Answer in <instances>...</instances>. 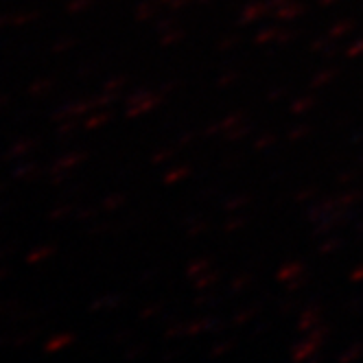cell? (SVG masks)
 <instances>
[{
  "label": "cell",
  "instance_id": "1",
  "mask_svg": "<svg viewBox=\"0 0 363 363\" xmlns=\"http://www.w3.org/2000/svg\"><path fill=\"white\" fill-rule=\"evenodd\" d=\"M38 147L35 138H18L16 143L9 145V149L3 153V160H24L29 153H33V149Z\"/></svg>",
  "mask_w": 363,
  "mask_h": 363
},
{
  "label": "cell",
  "instance_id": "2",
  "mask_svg": "<svg viewBox=\"0 0 363 363\" xmlns=\"http://www.w3.org/2000/svg\"><path fill=\"white\" fill-rule=\"evenodd\" d=\"M35 177H40V164L33 162V160H22L11 169V179L29 182V179H35Z\"/></svg>",
  "mask_w": 363,
  "mask_h": 363
},
{
  "label": "cell",
  "instance_id": "3",
  "mask_svg": "<svg viewBox=\"0 0 363 363\" xmlns=\"http://www.w3.org/2000/svg\"><path fill=\"white\" fill-rule=\"evenodd\" d=\"M55 252H57V247H55V245H50V243L38 245V247H33L27 256H24V263H27V265H40V263L48 261V258H53Z\"/></svg>",
  "mask_w": 363,
  "mask_h": 363
},
{
  "label": "cell",
  "instance_id": "4",
  "mask_svg": "<svg viewBox=\"0 0 363 363\" xmlns=\"http://www.w3.org/2000/svg\"><path fill=\"white\" fill-rule=\"evenodd\" d=\"M84 160V153H66L64 158H60L55 164H53V169H50V175H64V173H68L72 167H77Z\"/></svg>",
  "mask_w": 363,
  "mask_h": 363
},
{
  "label": "cell",
  "instance_id": "5",
  "mask_svg": "<svg viewBox=\"0 0 363 363\" xmlns=\"http://www.w3.org/2000/svg\"><path fill=\"white\" fill-rule=\"evenodd\" d=\"M38 18H40V11H13L11 13V27L13 29L29 27V24H33Z\"/></svg>",
  "mask_w": 363,
  "mask_h": 363
},
{
  "label": "cell",
  "instance_id": "6",
  "mask_svg": "<svg viewBox=\"0 0 363 363\" xmlns=\"http://www.w3.org/2000/svg\"><path fill=\"white\" fill-rule=\"evenodd\" d=\"M35 337H38V330H22V333H18V335H13L11 337V342H9V346L11 348H24V346H29V344H33L35 342Z\"/></svg>",
  "mask_w": 363,
  "mask_h": 363
},
{
  "label": "cell",
  "instance_id": "7",
  "mask_svg": "<svg viewBox=\"0 0 363 363\" xmlns=\"http://www.w3.org/2000/svg\"><path fill=\"white\" fill-rule=\"evenodd\" d=\"M70 342H72V337H70V335L60 333V335H55V337H50V340L44 344V350H46V352H57V350L66 348Z\"/></svg>",
  "mask_w": 363,
  "mask_h": 363
},
{
  "label": "cell",
  "instance_id": "8",
  "mask_svg": "<svg viewBox=\"0 0 363 363\" xmlns=\"http://www.w3.org/2000/svg\"><path fill=\"white\" fill-rule=\"evenodd\" d=\"M50 88H53V82H50V79H35V82H31V84H29L27 94H29L31 99H40V96H42V94H46Z\"/></svg>",
  "mask_w": 363,
  "mask_h": 363
},
{
  "label": "cell",
  "instance_id": "9",
  "mask_svg": "<svg viewBox=\"0 0 363 363\" xmlns=\"http://www.w3.org/2000/svg\"><path fill=\"white\" fill-rule=\"evenodd\" d=\"M22 306V302L18 298H5V300H0V318H9L13 311H18Z\"/></svg>",
  "mask_w": 363,
  "mask_h": 363
},
{
  "label": "cell",
  "instance_id": "10",
  "mask_svg": "<svg viewBox=\"0 0 363 363\" xmlns=\"http://www.w3.org/2000/svg\"><path fill=\"white\" fill-rule=\"evenodd\" d=\"M68 215H70V206L62 203V206H55V208L48 213V219H50V221H60V219H64V217H68Z\"/></svg>",
  "mask_w": 363,
  "mask_h": 363
},
{
  "label": "cell",
  "instance_id": "11",
  "mask_svg": "<svg viewBox=\"0 0 363 363\" xmlns=\"http://www.w3.org/2000/svg\"><path fill=\"white\" fill-rule=\"evenodd\" d=\"M90 0H70L68 3V11H82L84 7H88Z\"/></svg>",
  "mask_w": 363,
  "mask_h": 363
},
{
  "label": "cell",
  "instance_id": "12",
  "mask_svg": "<svg viewBox=\"0 0 363 363\" xmlns=\"http://www.w3.org/2000/svg\"><path fill=\"white\" fill-rule=\"evenodd\" d=\"M72 46V40H64V42H57L53 46V53H64V50H68Z\"/></svg>",
  "mask_w": 363,
  "mask_h": 363
},
{
  "label": "cell",
  "instance_id": "13",
  "mask_svg": "<svg viewBox=\"0 0 363 363\" xmlns=\"http://www.w3.org/2000/svg\"><path fill=\"white\" fill-rule=\"evenodd\" d=\"M11 27V13H0V31Z\"/></svg>",
  "mask_w": 363,
  "mask_h": 363
},
{
  "label": "cell",
  "instance_id": "14",
  "mask_svg": "<svg viewBox=\"0 0 363 363\" xmlns=\"http://www.w3.org/2000/svg\"><path fill=\"white\" fill-rule=\"evenodd\" d=\"M13 252H16L13 245H9V247H0V261H5V258H9Z\"/></svg>",
  "mask_w": 363,
  "mask_h": 363
},
{
  "label": "cell",
  "instance_id": "15",
  "mask_svg": "<svg viewBox=\"0 0 363 363\" xmlns=\"http://www.w3.org/2000/svg\"><path fill=\"white\" fill-rule=\"evenodd\" d=\"M9 274H11V269H9V267H0V282H3Z\"/></svg>",
  "mask_w": 363,
  "mask_h": 363
},
{
  "label": "cell",
  "instance_id": "16",
  "mask_svg": "<svg viewBox=\"0 0 363 363\" xmlns=\"http://www.w3.org/2000/svg\"><path fill=\"white\" fill-rule=\"evenodd\" d=\"M9 206H11V201H5V203L0 201V215H5V213L9 211Z\"/></svg>",
  "mask_w": 363,
  "mask_h": 363
},
{
  "label": "cell",
  "instance_id": "17",
  "mask_svg": "<svg viewBox=\"0 0 363 363\" xmlns=\"http://www.w3.org/2000/svg\"><path fill=\"white\" fill-rule=\"evenodd\" d=\"M7 103H9V96L7 94H0V110H5Z\"/></svg>",
  "mask_w": 363,
  "mask_h": 363
},
{
  "label": "cell",
  "instance_id": "18",
  "mask_svg": "<svg viewBox=\"0 0 363 363\" xmlns=\"http://www.w3.org/2000/svg\"><path fill=\"white\" fill-rule=\"evenodd\" d=\"M9 189V182H0V195H5Z\"/></svg>",
  "mask_w": 363,
  "mask_h": 363
}]
</instances>
